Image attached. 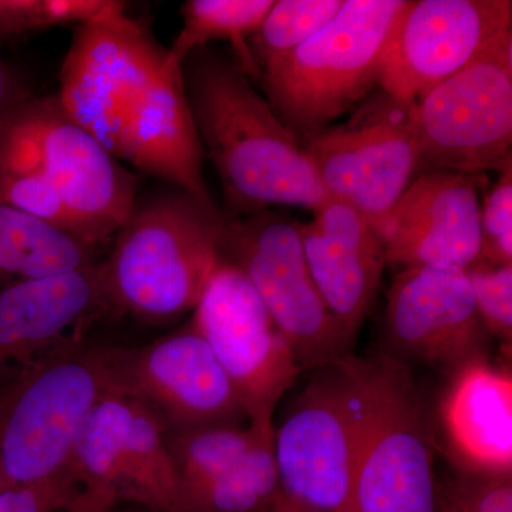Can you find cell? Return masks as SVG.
Segmentation results:
<instances>
[{
    "instance_id": "obj_1",
    "label": "cell",
    "mask_w": 512,
    "mask_h": 512,
    "mask_svg": "<svg viewBox=\"0 0 512 512\" xmlns=\"http://www.w3.org/2000/svg\"><path fill=\"white\" fill-rule=\"evenodd\" d=\"M181 69L204 154L221 181L228 220L275 205L315 211L328 200L298 138L234 57L204 47Z\"/></svg>"
},
{
    "instance_id": "obj_2",
    "label": "cell",
    "mask_w": 512,
    "mask_h": 512,
    "mask_svg": "<svg viewBox=\"0 0 512 512\" xmlns=\"http://www.w3.org/2000/svg\"><path fill=\"white\" fill-rule=\"evenodd\" d=\"M225 217L180 190L134 204L101 274L114 313L163 325L194 311L215 266Z\"/></svg>"
},
{
    "instance_id": "obj_3",
    "label": "cell",
    "mask_w": 512,
    "mask_h": 512,
    "mask_svg": "<svg viewBox=\"0 0 512 512\" xmlns=\"http://www.w3.org/2000/svg\"><path fill=\"white\" fill-rule=\"evenodd\" d=\"M359 420L349 512H439L436 436L412 367L350 355Z\"/></svg>"
},
{
    "instance_id": "obj_4",
    "label": "cell",
    "mask_w": 512,
    "mask_h": 512,
    "mask_svg": "<svg viewBox=\"0 0 512 512\" xmlns=\"http://www.w3.org/2000/svg\"><path fill=\"white\" fill-rule=\"evenodd\" d=\"M406 0H345L338 15L259 72L265 99L296 138L330 126L380 87L387 37Z\"/></svg>"
},
{
    "instance_id": "obj_5",
    "label": "cell",
    "mask_w": 512,
    "mask_h": 512,
    "mask_svg": "<svg viewBox=\"0 0 512 512\" xmlns=\"http://www.w3.org/2000/svg\"><path fill=\"white\" fill-rule=\"evenodd\" d=\"M45 175L72 212L80 238L99 247L136 204V178L64 110L57 96H29L0 111V173Z\"/></svg>"
},
{
    "instance_id": "obj_6",
    "label": "cell",
    "mask_w": 512,
    "mask_h": 512,
    "mask_svg": "<svg viewBox=\"0 0 512 512\" xmlns=\"http://www.w3.org/2000/svg\"><path fill=\"white\" fill-rule=\"evenodd\" d=\"M107 392L100 346L89 343L0 390V473L8 487L66 474L84 420Z\"/></svg>"
},
{
    "instance_id": "obj_7",
    "label": "cell",
    "mask_w": 512,
    "mask_h": 512,
    "mask_svg": "<svg viewBox=\"0 0 512 512\" xmlns=\"http://www.w3.org/2000/svg\"><path fill=\"white\" fill-rule=\"evenodd\" d=\"M417 175L484 174L512 160V29L414 101Z\"/></svg>"
},
{
    "instance_id": "obj_8",
    "label": "cell",
    "mask_w": 512,
    "mask_h": 512,
    "mask_svg": "<svg viewBox=\"0 0 512 512\" xmlns=\"http://www.w3.org/2000/svg\"><path fill=\"white\" fill-rule=\"evenodd\" d=\"M220 259L247 276L302 372L352 353L355 342L329 311L306 264L299 221L268 210L225 218Z\"/></svg>"
},
{
    "instance_id": "obj_9",
    "label": "cell",
    "mask_w": 512,
    "mask_h": 512,
    "mask_svg": "<svg viewBox=\"0 0 512 512\" xmlns=\"http://www.w3.org/2000/svg\"><path fill=\"white\" fill-rule=\"evenodd\" d=\"M79 497L69 512L121 504L180 512V485L165 427L143 404L107 392L84 420L69 468Z\"/></svg>"
},
{
    "instance_id": "obj_10",
    "label": "cell",
    "mask_w": 512,
    "mask_h": 512,
    "mask_svg": "<svg viewBox=\"0 0 512 512\" xmlns=\"http://www.w3.org/2000/svg\"><path fill=\"white\" fill-rule=\"evenodd\" d=\"M413 104L379 89L349 120L298 140L328 197L355 208L380 238L394 205L417 173Z\"/></svg>"
},
{
    "instance_id": "obj_11",
    "label": "cell",
    "mask_w": 512,
    "mask_h": 512,
    "mask_svg": "<svg viewBox=\"0 0 512 512\" xmlns=\"http://www.w3.org/2000/svg\"><path fill=\"white\" fill-rule=\"evenodd\" d=\"M350 355L311 370L274 424L282 493L320 512H349L359 420Z\"/></svg>"
},
{
    "instance_id": "obj_12",
    "label": "cell",
    "mask_w": 512,
    "mask_h": 512,
    "mask_svg": "<svg viewBox=\"0 0 512 512\" xmlns=\"http://www.w3.org/2000/svg\"><path fill=\"white\" fill-rule=\"evenodd\" d=\"M165 55L150 30L127 13L77 26L57 97L67 114L120 160L137 107L163 74Z\"/></svg>"
},
{
    "instance_id": "obj_13",
    "label": "cell",
    "mask_w": 512,
    "mask_h": 512,
    "mask_svg": "<svg viewBox=\"0 0 512 512\" xmlns=\"http://www.w3.org/2000/svg\"><path fill=\"white\" fill-rule=\"evenodd\" d=\"M190 322L234 384L249 420H274L303 372L247 276L220 259Z\"/></svg>"
},
{
    "instance_id": "obj_14",
    "label": "cell",
    "mask_w": 512,
    "mask_h": 512,
    "mask_svg": "<svg viewBox=\"0 0 512 512\" xmlns=\"http://www.w3.org/2000/svg\"><path fill=\"white\" fill-rule=\"evenodd\" d=\"M110 392L147 407L165 429L249 423L237 390L191 322L140 348L100 346Z\"/></svg>"
},
{
    "instance_id": "obj_15",
    "label": "cell",
    "mask_w": 512,
    "mask_h": 512,
    "mask_svg": "<svg viewBox=\"0 0 512 512\" xmlns=\"http://www.w3.org/2000/svg\"><path fill=\"white\" fill-rule=\"evenodd\" d=\"M512 29L511 0H406L382 59V92L420 100Z\"/></svg>"
},
{
    "instance_id": "obj_16",
    "label": "cell",
    "mask_w": 512,
    "mask_h": 512,
    "mask_svg": "<svg viewBox=\"0 0 512 512\" xmlns=\"http://www.w3.org/2000/svg\"><path fill=\"white\" fill-rule=\"evenodd\" d=\"M114 313L100 262L0 291V390L87 343Z\"/></svg>"
},
{
    "instance_id": "obj_17",
    "label": "cell",
    "mask_w": 512,
    "mask_h": 512,
    "mask_svg": "<svg viewBox=\"0 0 512 512\" xmlns=\"http://www.w3.org/2000/svg\"><path fill=\"white\" fill-rule=\"evenodd\" d=\"M488 336L464 269L421 266L394 278L384 312L387 355L454 372L485 357Z\"/></svg>"
},
{
    "instance_id": "obj_18",
    "label": "cell",
    "mask_w": 512,
    "mask_h": 512,
    "mask_svg": "<svg viewBox=\"0 0 512 512\" xmlns=\"http://www.w3.org/2000/svg\"><path fill=\"white\" fill-rule=\"evenodd\" d=\"M484 174L417 175L394 205L382 234L386 264L396 268L466 269L481 251Z\"/></svg>"
},
{
    "instance_id": "obj_19",
    "label": "cell",
    "mask_w": 512,
    "mask_h": 512,
    "mask_svg": "<svg viewBox=\"0 0 512 512\" xmlns=\"http://www.w3.org/2000/svg\"><path fill=\"white\" fill-rule=\"evenodd\" d=\"M306 264L323 301L353 342L379 292L386 255L382 238L355 208L328 198L299 222Z\"/></svg>"
},
{
    "instance_id": "obj_20",
    "label": "cell",
    "mask_w": 512,
    "mask_h": 512,
    "mask_svg": "<svg viewBox=\"0 0 512 512\" xmlns=\"http://www.w3.org/2000/svg\"><path fill=\"white\" fill-rule=\"evenodd\" d=\"M448 451L458 471L512 473V377L487 357L451 372L440 406Z\"/></svg>"
},
{
    "instance_id": "obj_21",
    "label": "cell",
    "mask_w": 512,
    "mask_h": 512,
    "mask_svg": "<svg viewBox=\"0 0 512 512\" xmlns=\"http://www.w3.org/2000/svg\"><path fill=\"white\" fill-rule=\"evenodd\" d=\"M120 160L175 190L215 205L204 180L202 148L185 93L183 69L164 66L128 127Z\"/></svg>"
},
{
    "instance_id": "obj_22",
    "label": "cell",
    "mask_w": 512,
    "mask_h": 512,
    "mask_svg": "<svg viewBox=\"0 0 512 512\" xmlns=\"http://www.w3.org/2000/svg\"><path fill=\"white\" fill-rule=\"evenodd\" d=\"M96 249L0 202V291L19 282L89 268Z\"/></svg>"
},
{
    "instance_id": "obj_23",
    "label": "cell",
    "mask_w": 512,
    "mask_h": 512,
    "mask_svg": "<svg viewBox=\"0 0 512 512\" xmlns=\"http://www.w3.org/2000/svg\"><path fill=\"white\" fill-rule=\"evenodd\" d=\"M281 494L274 423H269L237 464L205 483L181 490L180 512H265Z\"/></svg>"
},
{
    "instance_id": "obj_24",
    "label": "cell",
    "mask_w": 512,
    "mask_h": 512,
    "mask_svg": "<svg viewBox=\"0 0 512 512\" xmlns=\"http://www.w3.org/2000/svg\"><path fill=\"white\" fill-rule=\"evenodd\" d=\"M274 0H188L181 8L183 26L165 55L167 69L181 67L195 50L211 42H228L235 62L254 82L258 80L248 39L262 25Z\"/></svg>"
},
{
    "instance_id": "obj_25",
    "label": "cell",
    "mask_w": 512,
    "mask_h": 512,
    "mask_svg": "<svg viewBox=\"0 0 512 512\" xmlns=\"http://www.w3.org/2000/svg\"><path fill=\"white\" fill-rule=\"evenodd\" d=\"M274 420L165 429V443L181 490L205 483L237 464L259 431Z\"/></svg>"
},
{
    "instance_id": "obj_26",
    "label": "cell",
    "mask_w": 512,
    "mask_h": 512,
    "mask_svg": "<svg viewBox=\"0 0 512 512\" xmlns=\"http://www.w3.org/2000/svg\"><path fill=\"white\" fill-rule=\"evenodd\" d=\"M345 0H278L248 39L256 70L292 52L320 32L342 9ZM259 77V76H258Z\"/></svg>"
},
{
    "instance_id": "obj_27",
    "label": "cell",
    "mask_w": 512,
    "mask_h": 512,
    "mask_svg": "<svg viewBox=\"0 0 512 512\" xmlns=\"http://www.w3.org/2000/svg\"><path fill=\"white\" fill-rule=\"evenodd\" d=\"M126 9V3L116 0H0V40L116 18Z\"/></svg>"
},
{
    "instance_id": "obj_28",
    "label": "cell",
    "mask_w": 512,
    "mask_h": 512,
    "mask_svg": "<svg viewBox=\"0 0 512 512\" xmlns=\"http://www.w3.org/2000/svg\"><path fill=\"white\" fill-rule=\"evenodd\" d=\"M0 202L82 239L72 212L55 185L35 170L2 171Z\"/></svg>"
},
{
    "instance_id": "obj_29",
    "label": "cell",
    "mask_w": 512,
    "mask_h": 512,
    "mask_svg": "<svg viewBox=\"0 0 512 512\" xmlns=\"http://www.w3.org/2000/svg\"><path fill=\"white\" fill-rule=\"evenodd\" d=\"M481 322L504 345L512 340V265L477 261L466 269Z\"/></svg>"
},
{
    "instance_id": "obj_30",
    "label": "cell",
    "mask_w": 512,
    "mask_h": 512,
    "mask_svg": "<svg viewBox=\"0 0 512 512\" xmlns=\"http://www.w3.org/2000/svg\"><path fill=\"white\" fill-rule=\"evenodd\" d=\"M480 222L478 261L512 265V160L498 170L497 183L485 194Z\"/></svg>"
},
{
    "instance_id": "obj_31",
    "label": "cell",
    "mask_w": 512,
    "mask_h": 512,
    "mask_svg": "<svg viewBox=\"0 0 512 512\" xmlns=\"http://www.w3.org/2000/svg\"><path fill=\"white\" fill-rule=\"evenodd\" d=\"M439 511L512 512V476L458 471L439 485Z\"/></svg>"
},
{
    "instance_id": "obj_32",
    "label": "cell",
    "mask_w": 512,
    "mask_h": 512,
    "mask_svg": "<svg viewBox=\"0 0 512 512\" xmlns=\"http://www.w3.org/2000/svg\"><path fill=\"white\" fill-rule=\"evenodd\" d=\"M79 497L69 471L43 483L16 485L0 493V512H69Z\"/></svg>"
},
{
    "instance_id": "obj_33",
    "label": "cell",
    "mask_w": 512,
    "mask_h": 512,
    "mask_svg": "<svg viewBox=\"0 0 512 512\" xmlns=\"http://www.w3.org/2000/svg\"><path fill=\"white\" fill-rule=\"evenodd\" d=\"M20 94H23V92H20L18 87L15 86L12 76L0 62V111L5 109L13 100L18 99Z\"/></svg>"
},
{
    "instance_id": "obj_34",
    "label": "cell",
    "mask_w": 512,
    "mask_h": 512,
    "mask_svg": "<svg viewBox=\"0 0 512 512\" xmlns=\"http://www.w3.org/2000/svg\"><path fill=\"white\" fill-rule=\"evenodd\" d=\"M265 512H320L315 510V508L308 507V505L299 503V501L293 500V498L288 497L282 493L279 495L278 500L275 501L271 507L268 508Z\"/></svg>"
},
{
    "instance_id": "obj_35",
    "label": "cell",
    "mask_w": 512,
    "mask_h": 512,
    "mask_svg": "<svg viewBox=\"0 0 512 512\" xmlns=\"http://www.w3.org/2000/svg\"><path fill=\"white\" fill-rule=\"evenodd\" d=\"M109 512H161L156 510H150V508L140 507V505L133 504H121L111 508Z\"/></svg>"
},
{
    "instance_id": "obj_36",
    "label": "cell",
    "mask_w": 512,
    "mask_h": 512,
    "mask_svg": "<svg viewBox=\"0 0 512 512\" xmlns=\"http://www.w3.org/2000/svg\"><path fill=\"white\" fill-rule=\"evenodd\" d=\"M5 488H8V484H6L5 478H3L2 473H0V493H2Z\"/></svg>"
},
{
    "instance_id": "obj_37",
    "label": "cell",
    "mask_w": 512,
    "mask_h": 512,
    "mask_svg": "<svg viewBox=\"0 0 512 512\" xmlns=\"http://www.w3.org/2000/svg\"><path fill=\"white\" fill-rule=\"evenodd\" d=\"M439 512H443V511H439Z\"/></svg>"
}]
</instances>
